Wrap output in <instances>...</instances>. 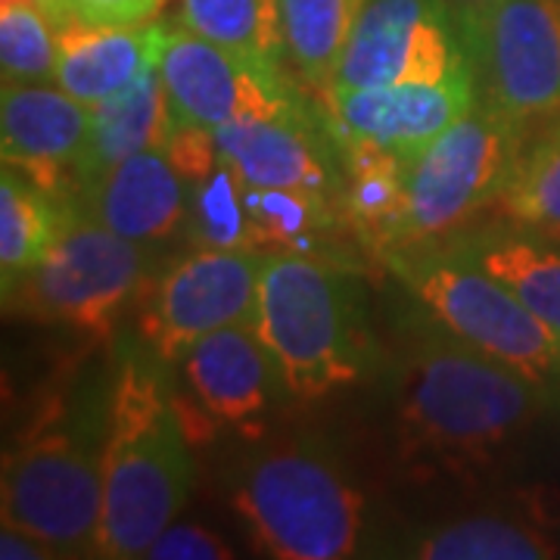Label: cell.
<instances>
[{"label": "cell", "instance_id": "obj_23", "mask_svg": "<svg viewBox=\"0 0 560 560\" xmlns=\"http://www.w3.org/2000/svg\"><path fill=\"white\" fill-rule=\"evenodd\" d=\"M368 0H278L283 60L320 97L330 94L342 50Z\"/></svg>", "mask_w": 560, "mask_h": 560}, {"label": "cell", "instance_id": "obj_17", "mask_svg": "<svg viewBox=\"0 0 560 560\" xmlns=\"http://www.w3.org/2000/svg\"><path fill=\"white\" fill-rule=\"evenodd\" d=\"M162 44L165 22L88 25L66 20L57 25L54 84L84 106L113 101L160 66Z\"/></svg>", "mask_w": 560, "mask_h": 560}, {"label": "cell", "instance_id": "obj_4", "mask_svg": "<svg viewBox=\"0 0 560 560\" xmlns=\"http://www.w3.org/2000/svg\"><path fill=\"white\" fill-rule=\"evenodd\" d=\"M106 396L88 393L79 405H54L3 455L0 517L44 539L60 558L97 548L103 511Z\"/></svg>", "mask_w": 560, "mask_h": 560}, {"label": "cell", "instance_id": "obj_27", "mask_svg": "<svg viewBox=\"0 0 560 560\" xmlns=\"http://www.w3.org/2000/svg\"><path fill=\"white\" fill-rule=\"evenodd\" d=\"M495 209L521 231L560 241V125L517 153L495 197Z\"/></svg>", "mask_w": 560, "mask_h": 560}, {"label": "cell", "instance_id": "obj_34", "mask_svg": "<svg viewBox=\"0 0 560 560\" xmlns=\"http://www.w3.org/2000/svg\"><path fill=\"white\" fill-rule=\"evenodd\" d=\"M445 3L455 13V20L464 22L470 20V16H477V13H482V10H489V7H495L499 0H445Z\"/></svg>", "mask_w": 560, "mask_h": 560}, {"label": "cell", "instance_id": "obj_25", "mask_svg": "<svg viewBox=\"0 0 560 560\" xmlns=\"http://www.w3.org/2000/svg\"><path fill=\"white\" fill-rule=\"evenodd\" d=\"M62 200L20 168L3 165L0 178V283L3 296L20 283L50 249L60 231Z\"/></svg>", "mask_w": 560, "mask_h": 560}, {"label": "cell", "instance_id": "obj_14", "mask_svg": "<svg viewBox=\"0 0 560 560\" xmlns=\"http://www.w3.org/2000/svg\"><path fill=\"white\" fill-rule=\"evenodd\" d=\"M324 101L334 113L340 135L386 147L405 165H411L445 128H452L477 103V81L346 88L330 91Z\"/></svg>", "mask_w": 560, "mask_h": 560}, {"label": "cell", "instance_id": "obj_31", "mask_svg": "<svg viewBox=\"0 0 560 560\" xmlns=\"http://www.w3.org/2000/svg\"><path fill=\"white\" fill-rule=\"evenodd\" d=\"M147 558L153 560H231L234 548L219 533L206 529L200 523L175 521L150 545Z\"/></svg>", "mask_w": 560, "mask_h": 560}, {"label": "cell", "instance_id": "obj_2", "mask_svg": "<svg viewBox=\"0 0 560 560\" xmlns=\"http://www.w3.org/2000/svg\"><path fill=\"white\" fill-rule=\"evenodd\" d=\"M194 440L184 427L162 361L121 355L106 396L103 511L94 558H147L194 495Z\"/></svg>", "mask_w": 560, "mask_h": 560}, {"label": "cell", "instance_id": "obj_6", "mask_svg": "<svg viewBox=\"0 0 560 560\" xmlns=\"http://www.w3.org/2000/svg\"><path fill=\"white\" fill-rule=\"evenodd\" d=\"M381 256L448 337L560 401V342L508 283L448 243H405Z\"/></svg>", "mask_w": 560, "mask_h": 560}, {"label": "cell", "instance_id": "obj_12", "mask_svg": "<svg viewBox=\"0 0 560 560\" xmlns=\"http://www.w3.org/2000/svg\"><path fill=\"white\" fill-rule=\"evenodd\" d=\"M160 75L180 125L219 131L261 119H308L283 72L224 50L180 22L165 25Z\"/></svg>", "mask_w": 560, "mask_h": 560}, {"label": "cell", "instance_id": "obj_16", "mask_svg": "<svg viewBox=\"0 0 560 560\" xmlns=\"http://www.w3.org/2000/svg\"><path fill=\"white\" fill-rule=\"evenodd\" d=\"M190 194L165 150H143L88 184L79 200L113 234L153 246L187 228Z\"/></svg>", "mask_w": 560, "mask_h": 560}, {"label": "cell", "instance_id": "obj_26", "mask_svg": "<svg viewBox=\"0 0 560 560\" xmlns=\"http://www.w3.org/2000/svg\"><path fill=\"white\" fill-rule=\"evenodd\" d=\"M178 22L243 60L283 72L278 0H180Z\"/></svg>", "mask_w": 560, "mask_h": 560}, {"label": "cell", "instance_id": "obj_21", "mask_svg": "<svg viewBox=\"0 0 560 560\" xmlns=\"http://www.w3.org/2000/svg\"><path fill=\"white\" fill-rule=\"evenodd\" d=\"M405 555L420 560H548L560 555V541L529 514L526 521L477 514L420 533L408 541Z\"/></svg>", "mask_w": 560, "mask_h": 560}, {"label": "cell", "instance_id": "obj_28", "mask_svg": "<svg viewBox=\"0 0 560 560\" xmlns=\"http://www.w3.org/2000/svg\"><path fill=\"white\" fill-rule=\"evenodd\" d=\"M57 25L47 0H0L3 84H54Z\"/></svg>", "mask_w": 560, "mask_h": 560}, {"label": "cell", "instance_id": "obj_5", "mask_svg": "<svg viewBox=\"0 0 560 560\" xmlns=\"http://www.w3.org/2000/svg\"><path fill=\"white\" fill-rule=\"evenodd\" d=\"M253 330L278 364L290 399L318 401L368 371L371 346L355 283L318 256H265Z\"/></svg>", "mask_w": 560, "mask_h": 560}, {"label": "cell", "instance_id": "obj_19", "mask_svg": "<svg viewBox=\"0 0 560 560\" xmlns=\"http://www.w3.org/2000/svg\"><path fill=\"white\" fill-rule=\"evenodd\" d=\"M172 128H175V116L156 66L113 101L91 106V135L79 162L75 190L81 194L88 184H94L113 165H119L135 153L165 150Z\"/></svg>", "mask_w": 560, "mask_h": 560}, {"label": "cell", "instance_id": "obj_29", "mask_svg": "<svg viewBox=\"0 0 560 560\" xmlns=\"http://www.w3.org/2000/svg\"><path fill=\"white\" fill-rule=\"evenodd\" d=\"M187 237L202 249H253L243 178L228 160H219L200 184H194Z\"/></svg>", "mask_w": 560, "mask_h": 560}, {"label": "cell", "instance_id": "obj_9", "mask_svg": "<svg viewBox=\"0 0 560 560\" xmlns=\"http://www.w3.org/2000/svg\"><path fill=\"white\" fill-rule=\"evenodd\" d=\"M477 97L514 125L560 109V0H499L458 22Z\"/></svg>", "mask_w": 560, "mask_h": 560}, {"label": "cell", "instance_id": "obj_3", "mask_svg": "<svg viewBox=\"0 0 560 560\" xmlns=\"http://www.w3.org/2000/svg\"><path fill=\"white\" fill-rule=\"evenodd\" d=\"M228 501L253 548L275 560L355 558L368 533V499L324 448L302 440L249 452Z\"/></svg>", "mask_w": 560, "mask_h": 560}, {"label": "cell", "instance_id": "obj_22", "mask_svg": "<svg viewBox=\"0 0 560 560\" xmlns=\"http://www.w3.org/2000/svg\"><path fill=\"white\" fill-rule=\"evenodd\" d=\"M342 138V175L340 202L349 221L359 228V234L371 243L377 253L396 241V228L405 209V172L408 165L389 153L386 147H377L371 140Z\"/></svg>", "mask_w": 560, "mask_h": 560}, {"label": "cell", "instance_id": "obj_15", "mask_svg": "<svg viewBox=\"0 0 560 560\" xmlns=\"http://www.w3.org/2000/svg\"><path fill=\"white\" fill-rule=\"evenodd\" d=\"M91 135V106L57 84H3L0 143L3 165L57 197H75L79 162Z\"/></svg>", "mask_w": 560, "mask_h": 560}, {"label": "cell", "instance_id": "obj_13", "mask_svg": "<svg viewBox=\"0 0 560 560\" xmlns=\"http://www.w3.org/2000/svg\"><path fill=\"white\" fill-rule=\"evenodd\" d=\"M178 368L187 396L175 393V401L194 445L219 427L253 430L287 399L278 364L253 324H231L202 337Z\"/></svg>", "mask_w": 560, "mask_h": 560}, {"label": "cell", "instance_id": "obj_20", "mask_svg": "<svg viewBox=\"0 0 560 560\" xmlns=\"http://www.w3.org/2000/svg\"><path fill=\"white\" fill-rule=\"evenodd\" d=\"M448 246L508 283L560 342V249L555 241L514 224H492L455 234Z\"/></svg>", "mask_w": 560, "mask_h": 560}, {"label": "cell", "instance_id": "obj_1", "mask_svg": "<svg viewBox=\"0 0 560 560\" xmlns=\"http://www.w3.org/2000/svg\"><path fill=\"white\" fill-rule=\"evenodd\" d=\"M548 401L536 383L442 330L411 346L393 374L396 460L418 480L480 477Z\"/></svg>", "mask_w": 560, "mask_h": 560}, {"label": "cell", "instance_id": "obj_10", "mask_svg": "<svg viewBox=\"0 0 560 560\" xmlns=\"http://www.w3.org/2000/svg\"><path fill=\"white\" fill-rule=\"evenodd\" d=\"M265 253L202 249L175 259L143 287L140 337L165 364H178L202 337L231 324H253Z\"/></svg>", "mask_w": 560, "mask_h": 560}, {"label": "cell", "instance_id": "obj_18", "mask_svg": "<svg viewBox=\"0 0 560 560\" xmlns=\"http://www.w3.org/2000/svg\"><path fill=\"white\" fill-rule=\"evenodd\" d=\"M221 160L253 187L280 190H318L340 200L342 178L320 147L308 119H261L224 125L215 131Z\"/></svg>", "mask_w": 560, "mask_h": 560}, {"label": "cell", "instance_id": "obj_30", "mask_svg": "<svg viewBox=\"0 0 560 560\" xmlns=\"http://www.w3.org/2000/svg\"><path fill=\"white\" fill-rule=\"evenodd\" d=\"M54 20L88 25H143L162 13L165 0H47Z\"/></svg>", "mask_w": 560, "mask_h": 560}, {"label": "cell", "instance_id": "obj_11", "mask_svg": "<svg viewBox=\"0 0 560 560\" xmlns=\"http://www.w3.org/2000/svg\"><path fill=\"white\" fill-rule=\"evenodd\" d=\"M464 79L474 69L445 0H368L330 91Z\"/></svg>", "mask_w": 560, "mask_h": 560}, {"label": "cell", "instance_id": "obj_24", "mask_svg": "<svg viewBox=\"0 0 560 560\" xmlns=\"http://www.w3.org/2000/svg\"><path fill=\"white\" fill-rule=\"evenodd\" d=\"M243 202L249 215L253 249L265 256L293 253L318 256L327 234L337 228V202L318 190L253 187L243 180Z\"/></svg>", "mask_w": 560, "mask_h": 560}, {"label": "cell", "instance_id": "obj_7", "mask_svg": "<svg viewBox=\"0 0 560 560\" xmlns=\"http://www.w3.org/2000/svg\"><path fill=\"white\" fill-rule=\"evenodd\" d=\"M150 246L113 234L79 197H66L50 249L3 300L22 318L109 334L150 283Z\"/></svg>", "mask_w": 560, "mask_h": 560}, {"label": "cell", "instance_id": "obj_33", "mask_svg": "<svg viewBox=\"0 0 560 560\" xmlns=\"http://www.w3.org/2000/svg\"><path fill=\"white\" fill-rule=\"evenodd\" d=\"M526 514L548 529H560V482L536 489L533 499H526Z\"/></svg>", "mask_w": 560, "mask_h": 560}, {"label": "cell", "instance_id": "obj_8", "mask_svg": "<svg viewBox=\"0 0 560 560\" xmlns=\"http://www.w3.org/2000/svg\"><path fill=\"white\" fill-rule=\"evenodd\" d=\"M521 125L480 101L445 128L405 172V209L393 246L433 243L455 234L482 206L495 202L517 160ZM386 246V249H393Z\"/></svg>", "mask_w": 560, "mask_h": 560}, {"label": "cell", "instance_id": "obj_32", "mask_svg": "<svg viewBox=\"0 0 560 560\" xmlns=\"http://www.w3.org/2000/svg\"><path fill=\"white\" fill-rule=\"evenodd\" d=\"M0 558L3 560H50L60 558L57 548H50L47 541L25 533L20 526L3 523L0 526Z\"/></svg>", "mask_w": 560, "mask_h": 560}]
</instances>
